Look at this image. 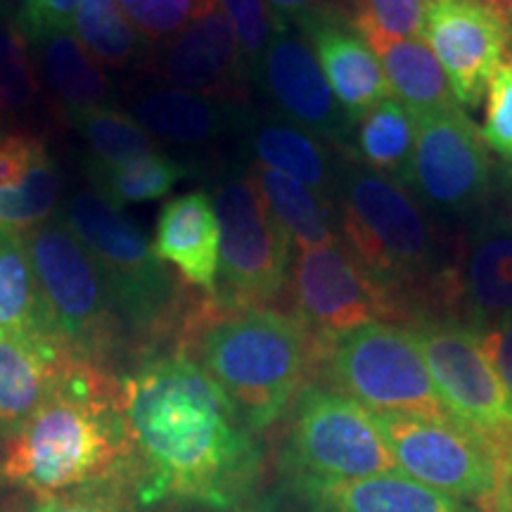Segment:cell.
Returning a JSON list of instances; mask_svg holds the SVG:
<instances>
[{
    "instance_id": "cell-1",
    "label": "cell",
    "mask_w": 512,
    "mask_h": 512,
    "mask_svg": "<svg viewBox=\"0 0 512 512\" xmlns=\"http://www.w3.org/2000/svg\"><path fill=\"white\" fill-rule=\"evenodd\" d=\"M131 484L143 503L233 510L261 472L259 441L190 356L152 358L119 382Z\"/></svg>"
},
{
    "instance_id": "cell-2",
    "label": "cell",
    "mask_w": 512,
    "mask_h": 512,
    "mask_svg": "<svg viewBox=\"0 0 512 512\" xmlns=\"http://www.w3.org/2000/svg\"><path fill=\"white\" fill-rule=\"evenodd\" d=\"M0 479L36 498L131 482L119 382L91 361L69 358L53 394L5 444Z\"/></svg>"
},
{
    "instance_id": "cell-3",
    "label": "cell",
    "mask_w": 512,
    "mask_h": 512,
    "mask_svg": "<svg viewBox=\"0 0 512 512\" xmlns=\"http://www.w3.org/2000/svg\"><path fill=\"white\" fill-rule=\"evenodd\" d=\"M335 209L339 240L387 294L399 318H415L425 299H453V266L446 264L425 209L403 185L344 150Z\"/></svg>"
},
{
    "instance_id": "cell-4",
    "label": "cell",
    "mask_w": 512,
    "mask_h": 512,
    "mask_svg": "<svg viewBox=\"0 0 512 512\" xmlns=\"http://www.w3.org/2000/svg\"><path fill=\"white\" fill-rule=\"evenodd\" d=\"M197 356L252 434L283 418L313 366L318 347L297 316L275 309L216 311L209 302L195 335Z\"/></svg>"
},
{
    "instance_id": "cell-5",
    "label": "cell",
    "mask_w": 512,
    "mask_h": 512,
    "mask_svg": "<svg viewBox=\"0 0 512 512\" xmlns=\"http://www.w3.org/2000/svg\"><path fill=\"white\" fill-rule=\"evenodd\" d=\"M318 366L339 394L377 415L456 422L441 403L411 328L366 323L318 347Z\"/></svg>"
},
{
    "instance_id": "cell-6",
    "label": "cell",
    "mask_w": 512,
    "mask_h": 512,
    "mask_svg": "<svg viewBox=\"0 0 512 512\" xmlns=\"http://www.w3.org/2000/svg\"><path fill=\"white\" fill-rule=\"evenodd\" d=\"M38 290L60 342L102 368L121 342V316L93 256L62 216L24 235Z\"/></svg>"
},
{
    "instance_id": "cell-7",
    "label": "cell",
    "mask_w": 512,
    "mask_h": 512,
    "mask_svg": "<svg viewBox=\"0 0 512 512\" xmlns=\"http://www.w3.org/2000/svg\"><path fill=\"white\" fill-rule=\"evenodd\" d=\"M62 219L100 268L121 323L133 332L166 325L176 306V285L138 223L95 190L74 192L64 202Z\"/></svg>"
},
{
    "instance_id": "cell-8",
    "label": "cell",
    "mask_w": 512,
    "mask_h": 512,
    "mask_svg": "<svg viewBox=\"0 0 512 512\" xmlns=\"http://www.w3.org/2000/svg\"><path fill=\"white\" fill-rule=\"evenodd\" d=\"M221 261L216 311L264 309L290 287L292 240L261 195L252 171L230 174L216 185Z\"/></svg>"
},
{
    "instance_id": "cell-9",
    "label": "cell",
    "mask_w": 512,
    "mask_h": 512,
    "mask_svg": "<svg viewBox=\"0 0 512 512\" xmlns=\"http://www.w3.org/2000/svg\"><path fill=\"white\" fill-rule=\"evenodd\" d=\"M283 453L294 479H361L401 472L373 413L320 384H309L294 399Z\"/></svg>"
},
{
    "instance_id": "cell-10",
    "label": "cell",
    "mask_w": 512,
    "mask_h": 512,
    "mask_svg": "<svg viewBox=\"0 0 512 512\" xmlns=\"http://www.w3.org/2000/svg\"><path fill=\"white\" fill-rule=\"evenodd\" d=\"M373 418L403 475L486 510L498 489L494 439L458 422L377 413Z\"/></svg>"
},
{
    "instance_id": "cell-11",
    "label": "cell",
    "mask_w": 512,
    "mask_h": 512,
    "mask_svg": "<svg viewBox=\"0 0 512 512\" xmlns=\"http://www.w3.org/2000/svg\"><path fill=\"white\" fill-rule=\"evenodd\" d=\"M411 332L451 418L489 439L508 432L512 427L508 403L477 330L465 320L427 313L413 320Z\"/></svg>"
},
{
    "instance_id": "cell-12",
    "label": "cell",
    "mask_w": 512,
    "mask_h": 512,
    "mask_svg": "<svg viewBox=\"0 0 512 512\" xmlns=\"http://www.w3.org/2000/svg\"><path fill=\"white\" fill-rule=\"evenodd\" d=\"M290 287L294 316L316 339V347L358 325L399 318L396 306L339 238L299 249Z\"/></svg>"
},
{
    "instance_id": "cell-13",
    "label": "cell",
    "mask_w": 512,
    "mask_h": 512,
    "mask_svg": "<svg viewBox=\"0 0 512 512\" xmlns=\"http://www.w3.org/2000/svg\"><path fill=\"white\" fill-rule=\"evenodd\" d=\"M415 155L408 190L425 207L448 216H470L491 192L489 147L460 107L415 119Z\"/></svg>"
},
{
    "instance_id": "cell-14",
    "label": "cell",
    "mask_w": 512,
    "mask_h": 512,
    "mask_svg": "<svg viewBox=\"0 0 512 512\" xmlns=\"http://www.w3.org/2000/svg\"><path fill=\"white\" fill-rule=\"evenodd\" d=\"M422 36L463 107L479 105L512 43L508 17L491 0H427Z\"/></svg>"
},
{
    "instance_id": "cell-15",
    "label": "cell",
    "mask_w": 512,
    "mask_h": 512,
    "mask_svg": "<svg viewBox=\"0 0 512 512\" xmlns=\"http://www.w3.org/2000/svg\"><path fill=\"white\" fill-rule=\"evenodd\" d=\"M256 86L264 88L283 119L316 133L339 150H349L354 121L332 93L309 38L294 29L292 22H278Z\"/></svg>"
},
{
    "instance_id": "cell-16",
    "label": "cell",
    "mask_w": 512,
    "mask_h": 512,
    "mask_svg": "<svg viewBox=\"0 0 512 512\" xmlns=\"http://www.w3.org/2000/svg\"><path fill=\"white\" fill-rule=\"evenodd\" d=\"M157 72L169 88L245 105L249 79L238 38L214 8L164 43Z\"/></svg>"
},
{
    "instance_id": "cell-17",
    "label": "cell",
    "mask_w": 512,
    "mask_h": 512,
    "mask_svg": "<svg viewBox=\"0 0 512 512\" xmlns=\"http://www.w3.org/2000/svg\"><path fill=\"white\" fill-rule=\"evenodd\" d=\"M453 297L477 332L512 320V216L484 211L467 228L453 266Z\"/></svg>"
},
{
    "instance_id": "cell-18",
    "label": "cell",
    "mask_w": 512,
    "mask_h": 512,
    "mask_svg": "<svg viewBox=\"0 0 512 512\" xmlns=\"http://www.w3.org/2000/svg\"><path fill=\"white\" fill-rule=\"evenodd\" d=\"M292 24L309 38L332 93L351 121L392 95L375 50L335 8L311 12Z\"/></svg>"
},
{
    "instance_id": "cell-19",
    "label": "cell",
    "mask_w": 512,
    "mask_h": 512,
    "mask_svg": "<svg viewBox=\"0 0 512 512\" xmlns=\"http://www.w3.org/2000/svg\"><path fill=\"white\" fill-rule=\"evenodd\" d=\"M62 174L46 143L31 133H0V230L27 235L60 207Z\"/></svg>"
},
{
    "instance_id": "cell-20",
    "label": "cell",
    "mask_w": 512,
    "mask_h": 512,
    "mask_svg": "<svg viewBox=\"0 0 512 512\" xmlns=\"http://www.w3.org/2000/svg\"><path fill=\"white\" fill-rule=\"evenodd\" d=\"M152 249L162 264L176 268L185 283L214 297L221 261L214 197L207 190H192L166 202L157 216Z\"/></svg>"
},
{
    "instance_id": "cell-21",
    "label": "cell",
    "mask_w": 512,
    "mask_h": 512,
    "mask_svg": "<svg viewBox=\"0 0 512 512\" xmlns=\"http://www.w3.org/2000/svg\"><path fill=\"white\" fill-rule=\"evenodd\" d=\"M309 512H477L403 472L361 479H294Z\"/></svg>"
},
{
    "instance_id": "cell-22",
    "label": "cell",
    "mask_w": 512,
    "mask_h": 512,
    "mask_svg": "<svg viewBox=\"0 0 512 512\" xmlns=\"http://www.w3.org/2000/svg\"><path fill=\"white\" fill-rule=\"evenodd\" d=\"M131 114L159 143L178 147H209L228 136L245 133L252 114L245 105L183 93L176 88L145 91L133 100Z\"/></svg>"
},
{
    "instance_id": "cell-23",
    "label": "cell",
    "mask_w": 512,
    "mask_h": 512,
    "mask_svg": "<svg viewBox=\"0 0 512 512\" xmlns=\"http://www.w3.org/2000/svg\"><path fill=\"white\" fill-rule=\"evenodd\" d=\"M242 136L256 166L280 171L335 202L344 155V150L337 152V145L278 117H252Z\"/></svg>"
},
{
    "instance_id": "cell-24",
    "label": "cell",
    "mask_w": 512,
    "mask_h": 512,
    "mask_svg": "<svg viewBox=\"0 0 512 512\" xmlns=\"http://www.w3.org/2000/svg\"><path fill=\"white\" fill-rule=\"evenodd\" d=\"M72 356L55 339L0 332V427L19 430L53 394Z\"/></svg>"
},
{
    "instance_id": "cell-25",
    "label": "cell",
    "mask_w": 512,
    "mask_h": 512,
    "mask_svg": "<svg viewBox=\"0 0 512 512\" xmlns=\"http://www.w3.org/2000/svg\"><path fill=\"white\" fill-rule=\"evenodd\" d=\"M382 64L389 93L415 119L456 107L451 83L422 38H382L370 41Z\"/></svg>"
},
{
    "instance_id": "cell-26",
    "label": "cell",
    "mask_w": 512,
    "mask_h": 512,
    "mask_svg": "<svg viewBox=\"0 0 512 512\" xmlns=\"http://www.w3.org/2000/svg\"><path fill=\"white\" fill-rule=\"evenodd\" d=\"M418 124L399 100L384 98L354 121L349 155L408 190Z\"/></svg>"
},
{
    "instance_id": "cell-27",
    "label": "cell",
    "mask_w": 512,
    "mask_h": 512,
    "mask_svg": "<svg viewBox=\"0 0 512 512\" xmlns=\"http://www.w3.org/2000/svg\"><path fill=\"white\" fill-rule=\"evenodd\" d=\"M38 46V67L48 88L67 114L107 107L112 100V83L74 31H55L34 41Z\"/></svg>"
},
{
    "instance_id": "cell-28",
    "label": "cell",
    "mask_w": 512,
    "mask_h": 512,
    "mask_svg": "<svg viewBox=\"0 0 512 512\" xmlns=\"http://www.w3.org/2000/svg\"><path fill=\"white\" fill-rule=\"evenodd\" d=\"M252 176L292 245L311 249L339 238L337 209L328 197L266 166L254 164Z\"/></svg>"
},
{
    "instance_id": "cell-29",
    "label": "cell",
    "mask_w": 512,
    "mask_h": 512,
    "mask_svg": "<svg viewBox=\"0 0 512 512\" xmlns=\"http://www.w3.org/2000/svg\"><path fill=\"white\" fill-rule=\"evenodd\" d=\"M0 332L60 342L43 304L24 235L0 230Z\"/></svg>"
},
{
    "instance_id": "cell-30",
    "label": "cell",
    "mask_w": 512,
    "mask_h": 512,
    "mask_svg": "<svg viewBox=\"0 0 512 512\" xmlns=\"http://www.w3.org/2000/svg\"><path fill=\"white\" fill-rule=\"evenodd\" d=\"M86 171L93 190L117 209H124L126 204L162 200L178 183L195 174L190 162L166 155V152H152V155L112 166L88 162Z\"/></svg>"
},
{
    "instance_id": "cell-31",
    "label": "cell",
    "mask_w": 512,
    "mask_h": 512,
    "mask_svg": "<svg viewBox=\"0 0 512 512\" xmlns=\"http://www.w3.org/2000/svg\"><path fill=\"white\" fill-rule=\"evenodd\" d=\"M72 27L86 53L107 69L133 67L150 48L117 0H81Z\"/></svg>"
},
{
    "instance_id": "cell-32",
    "label": "cell",
    "mask_w": 512,
    "mask_h": 512,
    "mask_svg": "<svg viewBox=\"0 0 512 512\" xmlns=\"http://www.w3.org/2000/svg\"><path fill=\"white\" fill-rule=\"evenodd\" d=\"M79 136L86 140L93 152L95 164H124L131 159L162 152V143L147 133L133 114L121 112L117 107H93V110L67 114Z\"/></svg>"
},
{
    "instance_id": "cell-33",
    "label": "cell",
    "mask_w": 512,
    "mask_h": 512,
    "mask_svg": "<svg viewBox=\"0 0 512 512\" xmlns=\"http://www.w3.org/2000/svg\"><path fill=\"white\" fill-rule=\"evenodd\" d=\"M38 93L27 34L0 17V119L29 110Z\"/></svg>"
},
{
    "instance_id": "cell-34",
    "label": "cell",
    "mask_w": 512,
    "mask_h": 512,
    "mask_svg": "<svg viewBox=\"0 0 512 512\" xmlns=\"http://www.w3.org/2000/svg\"><path fill=\"white\" fill-rule=\"evenodd\" d=\"M427 0H351V24L366 41L418 38L425 29Z\"/></svg>"
},
{
    "instance_id": "cell-35",
    "label": "cell",
    "mask_w": 512,
    "mask_h": 512,
    "mask_svg": "<svg viewBox=\"0 0 512 512\" xmlns=\"http://www.w3.org/2000/svg\"><path fill=\"white\" fill-rule=\"evenodd\" d=\"M124 15L150 43L171 41L190 22L219 8V0H117Z\"/></svg>"
},
{
    "instance_id": "cell-36",
    "label": "cell",
    "mask_w": 512,
    "mask_h": 512,
    "mask_svg": "<svg viewBox=\"0 0 512 512\" xmlns=\"http://www.w3.org/2000/svg\"><path fill=\"white\" fill-rule=\"evenodd\" d=\"M219 8L226 15L235 38H238L249 79L256 83L261 74V62H264L280 19L273 15L266 0H219Z\"/></svg>"
},
{
    "instance_id": "cell-37",
    "label": "cell",
    "mask_w": 512,
    "mask_h": 512,
    "mask_svg": "<svg viewBox=\"0 0 512 512\" xmlns=\"http://www.w3.org/2000/svg\"><path fill=\"white\" fill-rule=\"evenodd\" d=\"M484 95L482 138L486 147L512 169V55L491 76Z\"/></svg>"
},
{
    "instance_id": "cell-38",
    "label": "cell",
    "mask_w": 512,
    "mask_h": 512,
    "mask_svg": "<svg viewBox=\"0 0 512 512\" xmlns=\"http://www.w3.org/2000/svg\"><path fill=\"white\" fill-rule=\"evenodd\" d=\"M79 5L81 0H24L22 31L31 41L55 31H67Z\"/></svg>"
},
{
    "instance_id": "cell-39",
    "label": "cell",
    "mask_w": 512,
    "mask_h": 512,
    "mask_svg": "<svg viewBox=\"0 0 512 512\" xmlns=\"http://www.w3.org/2000/svg\"><path fill=\"white\" fill-rule=\"evenodd\" d=\"M479 342L486 358H489L491 368L501 382L505 403H508V413L512 420V320L510 323L496 325V328L477 332Z\"/></svg>"
},
{
    "instance_id": "cell-40",
    "label": "cell",
    "mask_w": 512,
    "mask_h": 512,
    "mask_svg": "<svg viewBox=\"0 0 512 512\" xmlns=\"http://www.w3.org/2000/svg\"><path fill=\"white\" fill-rule=\"evenodd\" d=\"M27 512H131L112 498L95 494H64V496H38Z\"/></svg>"
},
{
    "instance_id": "cell-41",
    "label": "cell",
    "mask_w": 512,
    "mask_h": 512,
    "mask_svg": "<svg viewBox=\"0 0 512 512\" xmlns=\"http://www.w3.org/2000/svg\"><path fill=\"white\" fill-rule=\"evenodd\" d=\"M271 5L273 15L283 22H297L311 12L332 10V0H266Z\"/></svg>"
},
{
    "instance_id": "cell-42",
    "label": "cell",
    "mask_w": 512,
    "mask_h": 512,
    "mask_svg": "<svg viewBox=\"0 0 512 512\" xmlns=\"http://www.w3.org/2000/svg\"><path fill=\"white\" fill-rule=\"evenodd\" d=\"M491 3H494L496 8H501V10H508V12H512V0H491Z\"/></svg>"
},
{
    "instance_id": "cell-43",
    "label": "cell",
    "mask_w": 512,
    "mask_h": 512,
    "mask_svg": "<svg viewBox=\"0 0 512 512\" xmlns=\"http://www.w3.org/2000/svg\"><path fill=\"white\" fill-rule=\"evenodd\" d=\"M5 3H8V0H0V15H3V10H5Z\"/></svg>"
},
{
    "instance_id": "cell-44",
    "label": "cell",
    "mask_w": 512,
    "mask_h": 512,
    "mask_svg": "<svg viewBox=\"0 0 512 512\" xmlns=\"http://www.w3.org/2000/svg\"><path fill=\"white\" fill-rule=\"evenodd\" d=\"M0 512H5V510H0Z\"/></svg>"
}]
</instances>
